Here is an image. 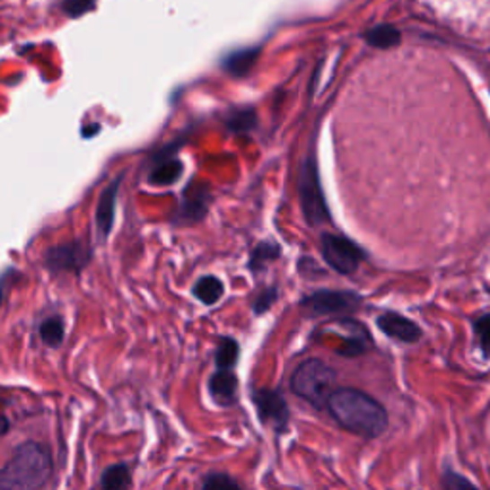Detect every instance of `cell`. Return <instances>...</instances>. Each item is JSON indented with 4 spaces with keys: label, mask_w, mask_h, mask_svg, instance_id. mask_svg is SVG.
<instances>
[{
    "label": "cell",
    "mask_w": 490,
    "mask_h": 490,
    "mask_svg": "<svg viewBox=\"0 0 490 490\" xmlns=\"http://www.w3.org/2000/svg\"><path fill=\"white\" fill-rule=\"evenodd\" d=\"M184 165L177 157H171L169 153H160L155 160V165L152 167L148 182L153 186H171L175 184L182 177Z\"/></svg>",
    "instance_id": "cell-13"
},
{
    "label": "cell",
    "mask_w": 490,
    "mask_h": 490,
    "mask_svg": "<svg viewBox=\"0 0 490 490\" xmlns=\"http://www.w3.org/2000/svg\"><path fill=\"white\" fill-rule=\"evenodd\" d=\"M52 475V456L45 444L25 442L0 468V488L3 490H33L45 486Z\"/></svg>",
    "instance_id": "cell-2"
},
{
    "label": "cell",
    "mask_w": 490,
    "mask_h": 490,
    "mask_svg": "<svg viewBox=\"0 0 490 490\" xmlns=\"http://www.w3.org/2000/svg\"><path fill=\"white\" fill-rule=\"evenodd\" d=\"M376 324L389 339L405 345H414L424 337V331L420 326L414 320L407 319L405 314H398L395 311H385L383 314H380L376 319Z\"/></svg>",
    "instance_id": "cell-10"
},
{
    "label": "cell",
    "mask_w": 490,
    "mask_h": 490,
    "mask_svg": "<svg viewBox=\"0 0 490 490\" xmlns=\"http://www.w3.org/2000/svg\"><path fill=\"white\" fill-rule=\"evenodd\" d=\"M326 408L345 431L360 439H378L389 427V414L381 402L354 387L334 389Z\"/></svg>",
    "instance_id": "cell-1"
},
{
    "label": "cell",
    "mask_w": 490,
    "mask_h": 490,
    "mask_svg": "<svg viewBox=\"0 0 490 490\" xmlns=\"http://www.w3.org/2000/svg\"><path fill=\"white\" fill-rule=\"evenodd\" d=\"M201 488H206V490H228V488H240V483L234 481L232 477H230V475L226 473H209L207 477L201 481Z\"/></svg>",
    "instance_id": "cell-24"
},
{
    "label": "cell",
    "mask_w": 490,
    "mask_h": 490,
    "mask_svg": "<svg viewBox=\"0 0 490 490\" xmlns=\"http://www.w3.org/2000/svg\"><path fill=\"white\" fill-rule=\"evenodd\" d=\"M280 255H282V249L276 241H261L251 253L249 268L253 272H261L268 263L276 261Z\"/></svg>",
    "instance_id": "cell-18"
},
{
    "label": "cell",
    "mask_w": 490,
    "mask_h": 490,
    "mask_svg": "<svg viewBox=\"0 0 490 490\" xmlns=\"http://www.w3.org/2000/svg\"><path fill=\"white\" fill-rule=\"evenodd\" d=\"M92 251L83 241H71L54 245L45 255V265L52 274L62 272H75L79 274L86 265H89Z\"/></svg>",
    "instance_id": "cell-8"
},
{
    "label": "cell",
    "mask_w": 490,
    "mask_h": 490,
    "mask_svg": "<svg viewBox=\"0 0 490 490\" xmlns=\"http://www.w3.org/2000/svg\"><path fill=\"white\" fill-rule=\"evenodd\" d=\"M8 429H10V422L6 420L4 416H0V435H4L8 433Z\"/></svg>",
    "instance_id": "cell-28"
},
{
    "label": "cell",
    "mask_w": 490,
    "mask_h": 490,
    "mask_svg": "<svg viewBox=\"0 0 490 490\" xmlns=\"http://www.w3.org/2000/svg\"><path fill=\"white\" fill-rule=\"evenodd\" d=\"M257 56H258V50H253V48L238 50L234 54H230L223 66H224V69L228 71L230 75L245 77L251 71V67L255 66Z\"/></svg>",
    "instance_id": "cell-17"
},
{
    "label": "cell",
    "mask_w": 490,
    "mask_h": 490,
    "mask_svg": "<svg viewBox=\"0 0 490 490\" xmlns=\"http://www.w3.org/2000/svg\"><path fill=\"white\" fill-rule=\"evenodd\" d=\"M94 0H64V10L71 18H79L84 12H91Z\"/></svg>",
    "instance_id": "cell-27"
},
{
    "label": "cell",
    "mask_w": 490,
    "mask_h": 490,
    "mask_svg": "<svg viewBox=\"0 0 490 490\" xmlns=\"http://www.w3.org/2000/svg\"><path fill=\"white\" fill-rule=\"evenodd\" d=\"M336 380L337 373L334 368L319 358H309L295 368L290 385L299 398L307 400L316 410H322L334 391Z\"/></svg>",
    "instance_id": "cell-3"
},
{
    "label": "cell",
    "mask_w": 490,
    "mask_h": 490,
    "mask_svg": "<svg viewBox=\"0 0 490 490\" xmlns=\"http://www.w3.org/2000/svg\"><path fill=\"white\" fill-rule=\"evenodd\" d=\"M372 345V336L364 324L351 319V336L343 339V343L337 347V354L345 358H356L368 353V347Z\"/></svg>",
    "instance_id": "cell-14"
},
{
    "label": "cell",
    "mask_w": 490,
    "mask_h": 490,
    "mask_svg": "<svg viewBox=\"0 0 490 490\" xmlns=\"http://www.w3.org/2000/svg\"><path fill=\"white\" fill-rule=\"evenodd\" d=\"M121 180L123 177L113 180L108 188L100 194V199H98L96 226H98V234L102 238H108L111 234L113 221H115V204H118V192H119Z\"/></svg>",
    "instance_id": "cell-11"
},
{
    "label": "cell",
    "mask_w": 490,
    "mask_h": 490,
    "mask_svg": "<svg viewBox=\"0 0 490 490\" xmlns=\"http://www.w3.org/2000/svg\"><path fill=\"white\" fill-rule=\"evenodd\" d=\"M8 274H3V278H0V302H3V292H4V282H6Z\"/></svg>",
    "instance_id": "cell-30"
},
{
    "label": "cell",
    "mask_w": 490,
    "mask_h": 490,
    "mask_svg": "<svg viewBox=\"0 0 490 490\" xmlns=\"http://www.w3.org/2000/svg\"><path fill=\"white\" fill-rule=\"evenodd\" d=\"M364 297L349 290H319L302 297L299 307L309 316H334L349 314L360 309Z\"/></svg>",
    "instance_id": "cell-6"
},
{
    "label": "cell",
    "mask_w": 490,
    "mask_h": 490,
    "mask_svg": "<svg viewBox=\"0 0 490 490\" xmlns=\"http://www.w3.org/2000/svg\"><path fill=\"white\" fill-rule=\"evenodd\" d=\"M297 192L302 214H305V221L309 223V226L319 228L331 223V213L322 190L319 162H316L314 152H311L301 163Z\"/></svg>",
    "instance_id": "cell-4"
},
{
    "label": "cell",
    "mask_w": 490,
    "mask_h": 490,
    "mask_svg": "<svg viewBox=\"0 0 490 490\" xmlns=\"http://www.w3.org/2000/svg\"><path fill=\"white\" fill-rule=\"evenodd\" d=\"M473 331L477 337L479 349L486 358H490V312H485L477 319H473Z\"/></svg>",
    "instance_id": "cell-23"
},
{
    "label": "cell",
    "mask_w": 490,
    "mask_h": 490,
    "mask_svg": "<svg viewBox=\"0 0 490 490\" xmlns=\"http://www.w3.org/2000/svg\"><path fill=\"white\" fill-rule=\"evenodd\" d=\"M442 486L444 488H459V486H475V483L466 479L462 473L446 468L444 473H442Z\"/></svg>",
    "instance_id": "cell-26"
},
{
    "label": "cell",
    "mask_w": 490,
    "mask_h": 490,
    "mask_svg": "<svg viewBox=\"0 0 490 490\" xmlns=\"http://www.w3.org/2000/svg\"><path fill=\"white\" fill-rule=\"evenodd\" d=\"M98 128H100L98 125H94L92 128H83V135H84V136H91V135H94V133H98Z\"/></svg>",
    "instance_id": "cell-29"
},
{
    "label": "cell",
    "mask_w": 490,
    "mask_h": 490,
    "mask_svg": "<svg viewBox=\"0 0 490 490\" xmlns=\"http://www.w3.org/2000/svg\"><path fill=\"white\" fill-rule=\"evenodd\" d=\"M255 125H257V113L251 108L234 109L226 118V127L236 135H245V133L253 131Z\"/></svg>",
    "instance_id": "cell-19"
},
{
    "label": "cell",
    "mask_w": 490,
    "mask_h": 490,
    "mask_svg": "<svg viewBox=\"0 0 490 490\" xmlns=\"http://www.w3.org/2000/svg\"><path fill=\"white\" fill-rule=\"evenodd\" d=\"M128 483H131V473H128V468L125 464H118L104 471L102 483L100 485H102V488L106 490H119L128 486Z\"/></svg>",
    "instance_id": "cell-22"
},
{
    "label": "cell",
    "mask_w": 490,
    "mask_h": 490,
    "mask_svg": "<svg viewBox=\"0 0 490 490\" xmlns=\"http://www.w3.org/2000/svg\"><path fill=\"white\" fill-rule=\"evenodd\" d=\"M211 196L206 184H192L182 194L179 211L175 213L177 224H196L206 217L209 211Z\"/></svg>",
    "instance_id": "cell-9"
},
{
    "label": "cell",
    "mask_w": 490,
    "mask_h": 490,
    "mask_svg": "<svg viewBox=\"0 0 490 490\" xmlns=\"http://www.w3.org/2000/svg\"><path fill=\"white\" fill-rule=\"evenodd\" d=\"M66 337V326L60 316H50L40 324V339L48 347H60Z\"/></svg>",
    "instance_id": "cell-20"
},
{
    "label": "cell",
    "mask_w": 490,
    "mask_h": 490,
    "mask_svg": "<svg viewBox=\"0 0 490 490\" xmlns=\"http://www.w3.org/2000/svg\"><path fill=\"white\" fill-rule=\"evenodd\" d=\"M192 293L196 295V299L204 302V305L211 307L214 305V302H219V299L223 297L224 285L217 276H204L194 284Z\"/></svg>",
    "instance_id": "cell-16"
},
{
    "label": "cell",
    "mask_w": 490,
    "mask_h": 490,
    "mask_svg": "<svg viewBox=\"0 0 490 490\" xmlns=\"http://www.w3.org/2000/svg\"><path fill=\"white\" fill-rule=\"evenodd\" d=\"M364 40L373 48L387 50V48H393V47L400 45V31L393 25L381 23V25L372 27L370 31H366Z\"/></svg>",
    "instance_id": "cell-15"
},
{
    "label": "cell",
    "mask_w": 490,
    "mask_h": 490,
    "mask_svg": "<svg viewBox=\"0 0 490 490\" xmlns=\"http://www.w3.org/2000/svg\"><path fill=\"white\" fill-rule=\"evenodd\" d=\"M276 299H278V290H276V287H268V290H265V292H261V293H258L257 295V299L253 301V312L255 314H263V312H267L272 305H274V302H276Z\"/></svg>",
    "instance_id": "cell-25"
},
{
    "label": "cell",
    "mask_w": 490,
    "mask_h": 490,
    "mask_svg": "<svg viewBox=\"0 0 490 490\" xmlns=\"http://www.w3.org/2000/svg\"><path fill=\"white\" fill-rule=\"evenodd\" d=\"M320 251L326 265L341 274V276H353L368 257V253L351 238L331 232L322 234Z\"/></svg>",
    "instance_id": "cell-5"
},
{
    "label": "cell",
    "mask_w": 490,
    "mask_h": 490,
    "mask_svg": "<svg viewBox=\"0 0 490 490\" xmlns=\"http://www.w3.org/2000/svg\"><path fill=\"white\" fill-rule=\"evenodd\" d=\"M238 343L232 337H223L217 347V354H214V363H217L219 370H232L238 363Z\"/></svg>",
    "instance_id": "cell-21"
},
{
    "label": "cell",
    "mask_w": 490,
    "mask_h": 490,
    "mask_svg": "<svg viewBox=\"0 0 490 490\" xmlns=\"http://www.w3.org/2000/svg\"><path fill=\"white\" fill-rule=\"evenodd\" d=\"M251 400L257 408L258 420L278 433H284L290 425V407H287L284 395L276 389H255Z\"/></svg>",
    "instance_id": "cell-7"
},
{
    "label": "cell",
    "mask_w": 490,
    "mask_h": 490,
    "mask_svg": "<svg viewBox=\"0 0 490 490\" xmlns=\"http://www.w3.org/2000/svg\"><path fill=\"white\" fill-rule=\"evenodd\" d=\"M209 393L221 407H232L238 398V378L232 370H219L209 380Z\"/></svg>",
    "instance_id": "cell-12"
}]
</instances>
